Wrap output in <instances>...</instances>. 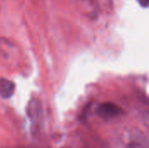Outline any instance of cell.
Listing matches in <instances>:
<instances>
[{"label": "cell", "mask_w": 149, "mask_h": 148, "mask_svg": "<svg viewBox=\"0 0 149 148\" xmlns=\"http://www.w3.org/2000/svg\"><path fill=\"white\" fill-rule=\"evenodd\" d=\"M97 113L101 118L108 120L121 115L123 113V110L116 104L112 102H105L98 106Z\"/></svg>", "instance_id": "obj_1"}, {"label": "cell", "mask_w": 149, "mask_h": 148, "mask_svg": "<svg viewBox=\"0 0 149 148\" xmlns=\"http://www.w3.org/2000/svg\"><path fill=\"white\" fill-rule=\"evenodd\" d=\"M15 84L6 79H0V97L7 99H10L15 92Z\"/></svg>", "instance_id": "obj_2"}, {"label": "cell", "mask_w": 149, "mask_h": 148, "mask_svg": "<svg viewBox=\"0 0 149 148\" xmlns=\"http://www.w3.org/2000/svg\"><path fill=\"white\" fill-rule=\"evenodd\" d=\"M41 103L38 99H33L30 101L27 107V114L33 122H37L41 114Z\"/></svg>", "instance_id": "obj_3"}, {"label": "cell", "mask_w": 149, "mask_h": 148, "mask_svg": "<svg viewBox=\"0 0 149 148\" xmlns=\"http://www.w3.org/2000/svg\"><path fill=\"white\" fill-rule=\"evenodd\" d=\"M138 1H139L140 4H141V6H143L144 8H147V7L148 6L149 0H138Z\"/></svg>", "instance_id": "obj_4"}, {"label": "cell", "mask_w": 149, "mask_h": 148, "mask_svg": "<svg viewBox=\"0 0 149 148\" xmlns=\"http://www.w3.org/2000/svg\"><path fill=\"white\" fill-rule=\"evenodd\" d=\"M131 148H134V147H131Z\"/></svg>", "instance_id": "obj_5"}]
</instances>
